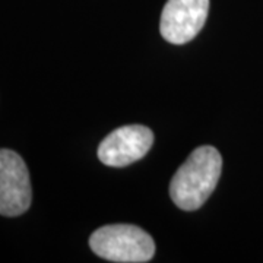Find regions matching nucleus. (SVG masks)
I'll use <instances>...</instances> for the list:
<instances>
[{
  "label": "nucleus",
  "mask_w": 263,
  "mask_h": 263,
  "mask_svg": "<svg viewBox=\"0 0 263 263\" xmlns=\"http://www.w3.org/2000/svg\"><path fill=\"white\" fill-rule=\"evenodd\" d=\"M222 171L221 154L214 146H199L181 164L170 183V196L183 211H196L214 193Z\"/></svg>",
  "instance_id": "1"
},
{
  "label": "nucleus",
  "mask_w": 263,
  "mask_h": 263,
  "mask_svg": "<svg viewBox=\"0 0 263 263\" xmlns=\"http://www.w3.org/2000/svg\"><path fill=\"white\" fill-rule=\"evenodd\" d=\"M91 250L105 260L117 263L149 262L155 243L146 231L130 224H113L98 228L89 237Z\"/></svg>",
  "instance_id": "2"
},
{
  "label": "nucleus",
  "mask_w": 263,
  "mask_h": 263,
  "mask_svg": "<svg viewBox=\"0 0 263 263\" xmlns=\"http://www.w3.org/2000/svg\"><path fill=\"white\" fill-rule=\"evenodd\" d=\"M31 200L27 164L15 151L0 149V215H22L31 206Z\"/></svg>",
  "instance_id": "3"
},
{
  "label": "nucleus",
  "mask_w": 263,
  "mask_h": 263,
  "mask_svg": "<svg viewBox=\"0 0 263 263\" xmlns=\"http://www.w3.org/2000/svg\"><path fill=\"white\" fill-rule=\"evenodd\" d=\"M208 12L209 0H168L161 13V35L171 44H186L203 28Z\"/></svg>",
  "instance_id": "4"
},
{
  "label": "nucleus",
  "mask_w": 263,
  "mask_h": 263,
  "mask_svg": "<svg viewBox=\"0 0 263 263\" xmlns=\"http://www.w3.org/2000/svg\"><path fill=\"white\" fill-rule=\"evenodd\" d=\"M154 143V133L142 124L122 126L98 146V158L108 167H126L142 160Z\"/></svg>",
  "instance_id": "5"
}]
</instances>
